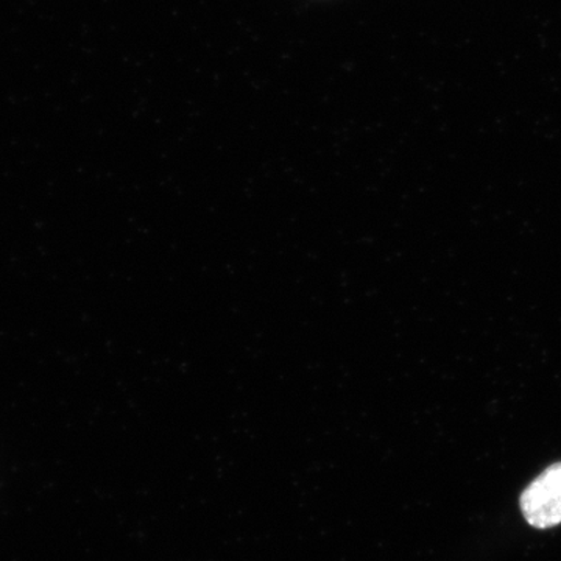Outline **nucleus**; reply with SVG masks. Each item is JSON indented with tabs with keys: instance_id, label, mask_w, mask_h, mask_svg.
<instances>
[{
	"instance_id": "1",
	"label": "nucleus",
	"mask_w": 561,
	"mask_h": 561,
	"mask_svg": "<svg viewBox=\"0 0 561 561\" xmlns=\"http://www.w3.org/2000/svg\"><path fill=\"white\" fill-rule=\"evenodd\" d=\"M519 508L534 529L546 530L561 524V461L538 474L523 491Z\"/></svg>"
}]
</instances>
